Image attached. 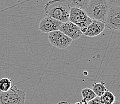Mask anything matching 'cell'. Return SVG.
I'll use <instances>...</instances> for the list:
<instances>
[{
    "mask_svg": "<svg viewBox=\"0 0 120 104\" xmlns=\"http://www.w3.org/2000/svg\"><path fill=\"white\" fill-rule=\"evenodd\" d=\"M71 7L66 0H51L44 7L46 16L53 17L64 23L69 20Z\"/></svg>",
    "mask_w": 120,
    "mask_h": 104,
    "instance_id": "cell-1",
    "label": "cell"
},
{
    "mask_svg": "<svg viewBox=\"0 0 120 104\" xmlns=\"http://www.w3.org/2000/svg\"><path fill=\"white\" fill-rule=\"evenodd\" d=\"M110 7L108 0H90L84 10L91 19L105 23Z\"/></svg>",
    "mask_w": 120,
    "mask_h": 104,
    "instance_id": "cell-2",
    "label": "cell"
},
{
    "mask_svg": "<svg viewBox=\"0 0 120 104\" xmlns=\"http://www.w3.org/2000/svg\"><path fill=\"white\" fill-rule=\"evenodd\" d=\"M69 20L77 25L82 34L92 22V19L88 16L84 10L77 7H71Z\"/></svg>",
    "mask_w": 120,
    "mask_h": 104,
    "instance_id": "cell-3",
    "label": "cell"
},
{
    "mask_svg": "<svg viewBox=\"0 0 120 104\" xmlns=\"http://www.w3.org/2000/svg\"><path fill=\"white\" fill-rule=\"evenodd\" d=\"M48 38L50 44L59 49H65L70 46L73 40L60 30L49 33Z\"/></svg>",
    "mask_w": 120,
    "mask_h": 104,
    "instance_id": "cell-4",
    "label": "cell"
},
{
    "mask_svg": "<svg viewBox=\"0 0 120 104\" xmlns=\"http://www.w3.org/2000/svg\"><path fill=\"white\" fill-rule=\"evenodd\" d=\"M105 28L120 31V6L111 5L105 21Z\"/></svg>",
    "mask_w": 120,
    "mask_h": 104,
    "instance_id": "cell-5",
    "label": "cell"
},
{
    "mask_svg": "<svg viewBox=\"0 0 120 104\" xmlns=\"http://www.w3.org/2000/svg\"><path fill=\"white\" fill-rule=\"evenodd\" d=\"M62 22L53 17L46 16L40 21L39 29L43 33H50L51 32L59 30Z\"/></svg>",
    "mask_w": 120,
    "mask_h": 104,
    "instance_id": "cell-6",
    "label": "cell"
},
{
    "mask_svg": "<svg viewBox=\"0 0 120 104\" xmlns=\"http://www.w3.org/2000/svg\"><path fill=\"white\" fill-rule=\"evenodd\" d=\"M59 30L73 40H78L83 35L80 28L69 20L62 23Z\"/></svg>",
    "mask_w": 120,
    "mask_h": 104,
    "instance_id": "cell-7",
    "label": "cell"
},
{
    "mask_svg": "<svg viewBox=\"0 0 120 104\" xmlns=\"http://www.w3.org/2000/svg\"><path fill=\"white\" fill-rule=\"evenodd\" d=\"M9 104H24L26 99V93L24 91L17 88L15 85L7 92Z\"/></svg>",
    "mask_w": 120,
    "mask_h": 104,
    "instance_id": "cell-8",
    "label": "cell"
},
{
    "mask_svg": "<svg viewBox=\"0 0 120 104\" xmlns=\"http://www.w3.org/2000/svg\"><path fill=\"white\" fill-rule=\"evenodd\" d=\"M105 28V23L95 19H92L91 23L83 32V34L89 37H97L103 32Z\"/></svg>",
    "mask_w": 120,
    "mask_h": 104,
    "instance_id": "cell-9",
    "label": "cell"
},
{
    "mask_svg": "<svg viewBox=\"0 0 120 104\" xmlns=\"http://www.w3.org/2000/svg\"><path fill=\"white\" fill-rule=\"evenodd\" d=\"M91 86L93 87L92 90L94 91V92L95 93L97 96H99V97L102 96L107 90V89L105 87V82L103 81L93 83Z\"/></svg>",
    "mask_w": 120,
    "mask_h": 104,
    "instance_id": "cell-10",
    "label": "cell"
},
{
    "mask_svg": "<svg viewBox=\"0 0 120 104\" xmlns=\"http://www.w3.org/2000/svg\"><path fill=\"white\" fill-rule=\"evenodd\" d=\"M99 97L100 101L103 104H112L115 101L114 95L108 90Z\"/></svg>",
    "mask_w": 120,
    "mask_h": 104,
    "instance_id": "cell-11",
    "label": "cell"
},
{
    "mask_svg": "<svg viewBox=\"0 0 120 104\" xmlns=\"http://www.w3.org/2000/svg\"><path fill=\"white\" fill-rule=\"evenodd\" d=\"M71 7H77L85 10L90 0H66Z\"/></svg>",
    "mask_w": 120,
    "mask_h": 104,
    "instance_id": "cell-12",
    "label": "cell"
},
{
    "mask_svg": "<svg viewBox=\"0 0 120 104\" xmlns=\"http://www.w3.org/2000/svg\"><path fill=\"white\" fill-rule=\"evenodd\" d=\"M13 86L12 81L7 77L2 78L0 79V91L7 92Z\"/></svg>",
    "mask_w": 120,
    "mask_h": 104,
    "instance_id": "cell-13",
    "label": "cell"
},
{
    "mask_svg": "<svg viewBox=\"0 0 120 104\" xmlns=\"http://www.w3.org/2000/svg\"><path fill=\"white\" fill-rule=\"evenodd\" d=\"M81 95L83 97V99H84L87 102L93 100L97 96L95 93L94 92V91L91 89L88 88V87H86V88L82 90Z\"/></svg>",
    "mask_w": 120,
    "mask_h": 104,
    "instance_id": "cell-14",
    "label": "cell"
},
{
    "mask_svg": "<svg viewBox=\"0 0 120 104\" xmlns=\"http://www.w3.org/2000/svg\"><path fill=\"white\" fill-rule=\"evenodd\" d=\"M0 104H9L6 92L0 91Z\"/></svg>",
    "mask_w": 120,
    "mask_h": 104,
    "instance_id": "cell-15",
    "label": "cell"
},
{
    "mask_svg": "<svg viewBox=\"0 0 120 104\" xmlns=\"http://www.w3.org/2000/svg\"><path fill=\"white\" fill-rule=\"evenodd\" d=\"M88 104H103L100 100V97L99 96H96V97L93 99V100H90V101L88 102Z\"/></svg>",
    "mask_w": 120,
    "mask_h": 104,
    "instance_id": "cell-16",
    "label": "cell"
},
{
    "mask_svg": "<svg viewBox=\"0 0 120 104\" xmlns=\"http://www.w3.org/2000/svg\"><path fill=\"white\" fill-rule=\"evenodd\" d=\"M111 5H118L120 6V0H108Z\"/></svg>",
    "mask_w": 120,
    "mask_h": 104,
    "instance_id": "cell-17",
    "label": "cell"
},
{
    "mask_svg": "<svg viewBox=\"0 0 120 104\" xmlns=\"http://www.w3.org/2000/svg\"><path fill=\"white\" fill-rule=\"evenodd\" d=\"M71 104L69 102H66V101H61L58 103H57V104Z\"/></svg>",
    "mask_w": 120,
    "mask_h": 104,
    "instance_id": "cell-18",
    "label": "cell"
},
{
    "mask_svg": "<svg viewBox=\"0 0 120 104\" xmlns=\"http://www.w3.org/2000/svg\"><path fill=\"white\" fill-rule=\"evenodd\" d=\"M79 104H88V102L86 101V100H84V99H82V100L81 101L79 102Z\"/></svg>",
    "mask_w": 120,
    "mask_h": 104,
    "instance_id": "cell-19",
    "label": "cell"
},
{
    "mask_svg": "<svg viewBox=\"0 0 120 104\" xmlns=\"http://www.w3.org/2000/svg\"><path fill=\"white\" fill-rule=\"evenodd\" d=\"M112 104H120V101H118V100H115L114 102Z\"/></svg>",
    "mask_w": 120,
    "mask_h": 104,
    "instance_id": "cell-20",
    "label": "cell"
},
{
    "mask_svg": "<svg viewBox=\"0 0 120 104\" xmlns=\"http://www.w3.org/2000/svg\"><path fill=\"white\" fill-rule=\"evenodd\" d=\"M79 104V102H77V103H75V104Z\"/></svg>",
    "mask_w": 120,
    "mask_h": 104,
    "instance_id": "cell-21",
    "label": "cell"
}]
</instances>
